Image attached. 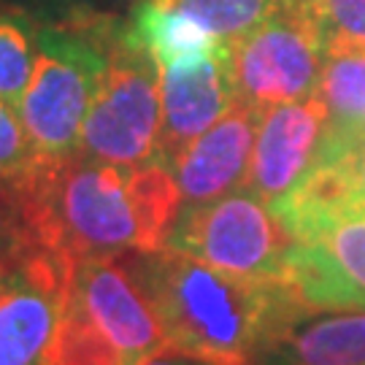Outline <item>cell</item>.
<instances>
[{"label": "cell", "mask_w": 365, "mask_h": 365, "mask_svg": "<svg viewBox=\"0 0 365 365\" xmlns=\"http://www.w3.org/2000/svg\"><path fill=\"white\" fill-rule=\"evenodd\" d=\"M9 203H11V197H9V190H6V184H0V214L9 209Z\"/></svg>", "instance_id": "obj_23"}, {"label": "cell", "mask_w": 365, "mask_h": 365, "mask_svg": "<svg viewBox=\"0 0 365 365\" xmlns=\"http://www.w3.org/2000/svg\"><path fill=\"white\" fill-rule=\"evenodd\" d=\"M106 49V73L84 122L78 155L125 168L144 165L160 157V66L130 22L117 16Z\"/></svg>", "instance_id": "obj_3"}, {"label": "cell", "mask_w": 365, "mask_h": 365, "mask_svg": "<svg viewBox=\"0 0 365 365\" xmlns=\"http://www.w3.org/2000/svg\"><path fill=\"white\" fill-rule=\"evenodd\" d=\"M41 22L30 11L0 0V101L16 106L36 63Z\"/></svg>", "instance_id": "obj_14"}, {"label": "cell", "mask_w": 365, "mask_h": 365, "mask_svg": "<svg viewBox=\"0 0 365 365\" xmlns=\"http://www.w3.org/2000/svg\"><path fill=\"white\" fill-rule=\"evenodd\" d=\"M349 160V165L354 170V179H357V187H360V192H363V200H365V141L357 149H352L349 155H344Z\"/></svg>", "instance_id": "obj_22"}, {"label": "cell", "mask_w": 365, "mask_h": 365, "mask_svg": "<svg viewBox=\"0 0 365 365\" xmlns=\"http://www.w3.org/2000/svg\"><path fill=\"white\" fill-rule=\"evenodd\" d=\"M327 111L319 95L274 106L262 114L244 187L268 206L279 203L319 163Z\"/></svg>", "instance_id": "obj_9"}, {"label": "cell", "mask_w": 365, "mask_h": 365, "mask_svg": "<svg viewBox=\"0 0 365 365\" xmlns=\"http://www.w3.org/2000/svg\"><path fill=\"white\" fill-rule=\"evenodd\" d=\"M260 365H365V309L300 317Z\"/></svg>", "instance_id": "obj_11"}, {"label": "cell", "mask_w": 365, "mask_h": 365, "mask_svg": "<svg viewBox=\"0 0 365 365\" xmlns=\"http://www.w3.org/2000/svg\"><path fill=\"white\" fill-rule=\"evenodd\" d=\"M46 365H128L114 341L92 322L78 303H68L54 333Z\"/></svg>", "instance_id": "obj_15"}, {"label": "cell", "mask_w": 365, "mask_h": 365, "mask_svg": "<svg viewBox=\"0 0 365 365\" xmlns=\"http://www.w3.org/2000/svg\"><path fill=\"white\" fill-rule=\"evenodd\" d=\"M135 365H211L206 363V360H197V357H192V354L182 352V349H176V346H163V349H157L155 354H149V357H144L141 363Z\"/></svg>", "instance_id": "obj_21"}, {"label": "cell", "mask_w": 365, "mask_h": 365, "mask_svg": "<svg viewBox=\"0 0 365 365\" xmlns=\"http://www.w3.org/2000/svg\"><path fill=\"white\" fill-rule=\"evenodd\" d=\"M170 249L244 279H284L292 238L274 209L252 190L182 206L168 238Z\"/></svg>", "instance_id": "obj_4"}, {"label": "cell", "mask_w": 365, "mask_h": 365, "mask_svg": "<svg viewBox=\"0 0 365 365\" xmlns=\"http://www.w3.org/2000/svg\"><path fill=\"white\" fill-rule=\"evenodd\" d=\"M76 262L30 247L19 274L0 292V365H46L71 303Z\"/></svg>", "instance_id": "obj_7"}, {"label": "cell", "mask_w": 365, "mask_h": 365, "mask_svg": "<svg viewBox=\"0 0 365 365\" xmlns=\"http://www.w3.org/2000/svg\"><path fill=\"white\" fill-rule=\"evenodd\" d=\"M163 9L187 14L211 36L233 43L260 25L279 6V0H152Z\"/></svg>", "instance_id": "obj_16"}, {"label": "cell", "mask_w": 365, "mask_h": 365, "mask_svg": "<svg viewBox=\"0 0 365 365\" xmlns=\"http://www.w3.org/2000/svg\"><path fill=\"white\" fill-rule=\"evenodd\" d=\"M71 300L114 341L128 365L141 363L168 346L163 319L133 271L128 252L78 260L71 282Z\"/></svg>", "instance_id": "obj_6"}, {"label": "cell", "mask_w": 365, "mask_h": 365, "mask_svg": "<svg viewBox=\"0 0 365 365\" xmlns=\"http://www.w3.org/2000/svg\"><path fill=\"white\" fill-rule=\"evenodd\" d=\"M325 54L365 52V0H317Z\"/></svg>", "instance_id": "obj_17"}, {"label": "cell", "mask_w": 365, "mask_h": 365, "mask_svg": "<svg viewBox=\"0 0 365 365\" xmlns=\"http://www.w3.org/2000/svg\"><path fill=\"white\" fill-rule=\"evenodd\" d=\"M317 95L327 111L319 157L349 155L365 141V52L325 54Z\"/></svg>", "instance_id": "obj_12"}, {"label": "cell", "mask_w": 365, "mask_h": 365, "mask_svg": "<svg viewBox=\"0 0 365 365\" xmlns=\"http://www.w3.org/2000/svg\"><path fill=\"white\" fill-rule=\"evenodd\" d=\"M262 114L260 108L235 101L217 125L170 160L184 206L209 203L244 187Z\"/></svg>", "instance_id": "obj_10"}, {"label": "cell", "mask_w": 365, "mask_h": 365, "mask_svg": "<svg viewBox=\"0 0 365 365\" xmlns=\"http://www.w3.org/2000/svg\"><path fill=\"white\" fill-rule=\"evenodd\" d=\"M128 22L133 33L146 43V49L155 54L157 66H168L225 43L217 36H211L206 27L192 22L187 14L163 9L152 0H141Z\"/></svg>", "instance_id": "obj_13"}, {"label": "cell", "mask_w": 365, "mask_h": 365, "mask_svg": "<svg viewBox=\"0 0 365 365\" xmlns=\"http://www.w3.org/2000/svg\"><path fill=\"white\" fill-rule=\"evenodd\" d=\"M36 163L27 130L16 106L0 101V184L16 182Z\"/></svg>", "instance_id": "obj_18"}, {"label": "cell", "mask_w": 365, "mask_h": 365, "mask_svg": "<svg viewBox=\"0 0 365 365\" xmlns=\"http://www.w3.org/2000/svg\"><path fill=\"white\" fill-rule=\"evenodd\" d=\"M160 103L163 130L157 160H165L170 165L184 146L217 125L235 103L230 43L160 66Z\"/></svg>", "instance_id": "obj_8"}, {"label": "cell", "mask_w": 365, "mask_h": 365, "mask_svg": "<svg viewBox=\"0 0 365 365\" xmlns=\"http://www.w3.org/2000/svg\"><path fill=\"white\" fill-rule=\"evenodd\" d=\"M284 282L309 312L365 309V206L292 238Z\"/></svg>", "instance_id": "obj_5"}, {"label": "cell", "mask_w": 365, "mask_h": 365, "mask_svg": "<svg viewBox=\"0 0 365 365\" xmlns=\"http://www.w3.org/2000/svg\"><path fill=\"white\" fill-rule=\"evenodd\" d=\"M111 22V14L41 22L33 73L16 103L36 160L57 163L78 155L81 130L106 73Z\"/></svg>", "instance_id": "obj_2"}, {"label": "cell", "mask_w": 365, "mask_h": 365, "mask_svg": "<svg viewBox=\"0 0 365 365\" xmlns=\"http://www.w3.org/2000/svg\"><path fill=\"white\" fill-rule=\"evenodd\" d=\"M30 247L33 244H27V238L22 235L16 217H14V206L9 203V209L0 214V292L16 279Z\"/></svg>", "instance_id": "obj_20"}, {"label": "cell", "mask_w": 365, "mask_h": 365, "mask_svg": "<svg viewBox=\"0 0 365 365\" xmlns=\"http://www.w3.org/2000/svg\"><path fill=\"white\" fill-rule=\"evenodd\" d=\"M30 11L38 22H71L106 14V6L114 0H9Z\"/></svg>", "instance_id": "obj_19"}, {"label": "cell", "mask_w": 365, "mask_h": 365, "mask_svg": "<svg viewBox=\"0 0 365 365\" xmlns=\"http://www.w3.org/2000/svg\"><path fill=\"white\" fill-rule=\"evenodd\" d=\"M168 344L211 365H260L279 336L312 314L284 279H244L179 249L128 252Z\"/></svg>", "instance_id": "obj_1"}]
</instances>
